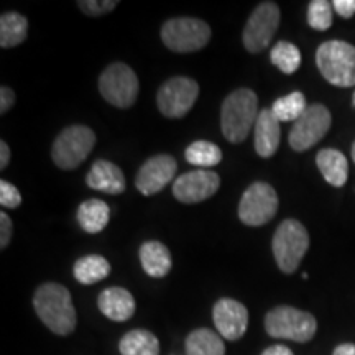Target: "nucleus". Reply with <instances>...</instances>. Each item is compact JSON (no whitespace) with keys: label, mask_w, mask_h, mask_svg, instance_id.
<instances>
[{"label":"nucleus","mask_w":355,"mask_h":355,"mask_svg":"<svg viewBox=\"0 0 355 355\" xmlns=\"http://www.w3.org/2000/svg\"><path fill=\"white\" fill-rule=\"evenodd\" d=\"M316 165L324 176L327 183L336 186V188H343L347 183L349 178V162L345 155L339 150L334 148H324L318 153Z\"/></svg>","instance_id":"obj_19"},{"label":"nucleus","mask_w":355,"mask_h":355,"mask_svg":"<svg viewBox=\"0 0 355 355\" xmlns=\"http://www.w3.org/2000/svg\"><path fill=\"white\" fill-rule=\"evenodd\" d=\"M273 255L283 273H295L309 248V234L300 220L286 219L273 235Z\"/></svg>","instance_id":"obj_4"},{"label":"nucleus","mask_w":355,"mask_h":355,"mask_svg":"<svg viewBox=\"0 0 355 355\" xmlns=\"http://www.w3.org/2000/svg\"><path fill=\"white\" fill-rule=\"evenodd\" d=\"M178 170L176 159L171 155H157L141 165L135 178V186L145 196H152L162 191L175 178Z\"/></svg>","instance_id":"obj_14"},{"label":"nucleus","mask_w":355,"mask_h":355,"mask_svg":"<svg viewBox=\"0 0 355 355\" xmlns=\"http://www.w3.org/2000/svg\"><path fill=\"white\" fill-rule=\"evenodd\" d=\"M162 40L168 50L193 53L202 50L211 40V26L206 21L191 17L168 20L162 28Z\"/></svg>","instance_id":"obj_7"},{"label":"nucleus","mask_w":355,"mask_h":355,"mask_svg":"<svg viewBox=\"0 0 355 355\" xmlns=\"http://www.w3.org/2000/svg\"><path fill=\"white\" fill-rule=\"evenodd\" d=\"M279 25V7L275 2H261L248 17L243 28V46L250 53H260L270 46Z\"/></svg>","instance_id":"obj_12"},{"label":"nucleus","mask_w":355,"mask_h":355,"mask_svg":"<svg viewBox=\"0 0 355 355\" xmlns=\"http://www.w3.org/2000/svg\"><path fill=\"white\" fill-rule=\"evenodd\" d=\"M21 204V194L12 183L2 180L0 181V206L7 209H15Z\"/></svg>","instance_id":"obj_30"},{"label":"nucleus","mask_w":355,"mask_h":355,"mask_svg":"<svg viewBox=\"0 0 355 355\" xmlns=\"http://www.w3.org/2000/svg\"><path fill=\"white\" fill-rule=\"evenodd\" d=\"M332 122L331 112L326 105L313 104L308 105L304 114L293 125L290 137L291 148L295 152H306L314 146L319 140L326 135Z\"/></svg>","instance_id":"obj_11"},{"label":"nucleus","mask_w":355,"mask_h":355,"mask_svg":"<svg viewBox=\"0 0 355 355\" xmlns=\"http://www.w3.org/2000/svg\"><path fill=\"white\" fill-rule=\"evenodd\" d=\"M110 219V207L101 199H87L78 209V222L87 234H99Z\"/></svg>","instance_id":"obj_21"},{"label":"nucleus","mask_w":355,"mask_h":355,"mask_svg":"<svg viewBox=\"0 0 355 355\" xmlns=\"http://www.w3.org/2000/svg\"><path fill=\"white\" fill-rule=\"evenodd\" d=\"M140 261L145 273L153 278H163L170 273L173 260L165 243L150 241L140 247Z\"/></svg>","instance_id":"obj_20"},{"label":"nucleus","mask_w":355,"mask_h":355,"mask_svg":"<svg viewBox=\"0 0 355 355\" xmlns=\"http://www.w3.org/2000/svg\"><path fill=\"white\" fill-rule=\"evenodd\" d=\"M13 232V224L6 212L0 214V248H6L10 243Z\"/></svg>","instance_id":"obj_32"},{"label":"nucleus","mask_w":355,"mask_h":355,"mask_svg":"<svg viewBox=\"0 0 355 355\" xmlns=\"http://www.w3.org/2000/svg\"><path fill=\"white\" fill-rule=\"evenodd\" d=\"M265 329L277 339L308 343L316 334L318 322L316 318L306 311L291 306H278L265 316Z\"/></svg>","instance_id":"obj_5"},{"label":"nucleus","mask_w":355,"mask_h":355,"mask_svg":"<svg viewBox=\"0 0 355 355\" xmlns=\"http://www.w3.org/2000/svg\"><path fill=\"white\" fill-rule=\"evenodd\" d=\"M352 159H354V163H355V141H354V145H352Z\"/></svg>","instance_id":"obj_38"},{"label":"nucleus","mask_w":355,"mask_h":355,"mask_svg":"<svg viewBox=\"0 0 355 355\" xmlns=\"http://www.w3.org/2000/svg\"><path fill=\"white\" fill-rule=\"evenodd\" d=\"M10 162V148L6 141H0V170H6Z\"/></svg>","instance_id":"obj_35"},{"label":"nucleus","mask_w":355,"mask_h":355,"mask_svg":"<svg viewBox=\"0 0 355 355\" xmlns=\"http://www.w3.org/2000/svg\"><path fill=\"white\" fill-rule=\"evenodd\" d=\"M28 35V20L17 12H7L0 17V46L13 48L24 43Z\"/></svg>","instance_id":"obj_25"},{"label":"nucleus","mask_w":355,"mask_h":355,"mask_svg":"<svg viewBox=\"0 0 355 355\" xmlns=\"http://www.w3.org/2000/svg\"><path fill=\"white\" fill-rule=\"evenodd\" d=\"M73 273L81 285H94L109 277L110 263L101 255H86L74 263Z\"/></svg>","instance_id":"obj_23"},{"label":"nucleus","mask_w":355,"mask_h":355,"mask_svg":"<svg viewBox=\"0 0 355 355\" xmlns=\"http://www.w3.org/2000/svg\"><path fill=\"white\" fill-rule=\"evenodd\" d=\"M332 8L339 13L343 19H350L355 13V0H334Z\"/></svg>","instance_id":"obj_34"},{"label":"nucleus","mask_w":355,"mask_h":355,"mask_svg":"<svg viewBox=\"0 0 355 355\" xmlns=\"http://www.w3.org/2000/svg\"><path fill=\"white\" fill-rule=\"evenodd\" d=\"M102 97L114 107L128 109L139 97V78L125 63H114L104 69L99 78Z\"/></svg>","instance_id":"obj_8"},{"label":"nucleus","mask_w":355,"mask_h":355,"mask_svg":"<svg viewBox=\"0 0 355 355\" xmlns=\"http://www.w3.org/2000/svg\"><path fill=\"white\" fill-rule=\"evenodd\" d=\"M122 355H159V343L157 336L150 331L135 329L127 332L119 344Z\"/></svg>","instance_id":"obj_24"},{"label":"nucleus","mask_w":355,"mask_h":355,"mask_svg":"<svg viewBox=\"0 0 355 355\" xmlns=\"http://www.w3.org/2000/svg\"><path fill=\"white\" fill-rule=\"evenodd\" d=\"M186 159L191 165L201 168H211L219 165L222 159V152L216 144L207 140H198L186 148Z\"/></svg>","instance_id":"obj_27"},{"label":"nucleus","mask_w":355,"mask_h":355,"mask_svg":"<svg viewBox=\"0 0 355 355\" xmlns=\"http://www.w3.org/2000/svg\"><path fill=\"white\" fill-rule=\"evenodd\" d=\"M216 329L220 337L227 340H237L245 334L248 326V311L242 303L237 300L222 298L216 303L214 311Z\"/></svg>","instance_id":"obj_15"},{"label":"nucleus","mask_w":355,"mask_h":355,"mask_svg":"<svg viewBox=\"0 0 355 355\" xmlns=\"http://www.w3.org/2000/svg\"><path fill=\"white\" fill-rule=\"evenodd\" d=\"M86 183L91 189L105 194H121L125 191V176L122 170L107 159H97L87 173Z\"/></svg>","instance_id":"obj_17"},{"label":"nucleus","mask_w":355,"mask_h":355,"mask_svg":"<svg viewBox=\"0 0 355 355\" xmlns=\"http://www.w3.org/2000/svg\"><path fill=\"white\" fill-rule=\"evenodd\" d=\"M306 109H308V104H306L304 94L295 91L275 101L272 112L279 122H296L304 114Z\"/></svg>","instance_id":"obj_26"},{"label":"nucleus","mask_w":355,"mask_h":355,"mask_svg":"<svg viewBox=\"0 0 355 355\" xmlns=\"http://www.w3.org/2000/svg\"><path fill=\"white\" fill-rule=\"evenodd\" d=\"M199 96V84L186 76H176L159 87L157 104L159 112L168 119H181L193 109Z\"/></svg>","instance_id":"obj_10"},{"label":"nucleus","mask_w":355,"mask_h":355,"mask_svg":"<svg viewBox=\"0 0 355 355\" xmlns=\"http://www.w3.org/2000/svg\"><path fill=\"white\" fill-rule=\"evenodd\" d=\"M97 306L105 318L115 322L128 321L135 313V300L132 293L121 286L105 288L97 298Z\"/></svg>","instance_id":"obj_16"},{"label":"nucleus","mask_w":355,"mask_h":355,"mask_svg":"<svg viewBox=\"0 0 355 355\" xmlns=\"http://www.w3.org/2000/svg\"><path fill=\"white\" fill-rule=\"evenodd\" d=\"M278 194L273 186L263 181L250 184L239 204V217L245 225L259 227L277 216Z\"/></svg>","instance_id":"obj_9"},{"label":"nucleus","mask_w":355,"mask_h":355,"mask_svg":"<svg viewBox=\"0 0 355 355\" xmlns=\"http://www.w3.org/2000/svg\"><path fill=\"white\" fill-rule=\"evenodd\" d=\"M186 355H225V345L214 331L196 329L186 339Z\"/></svg>","instance_id":"obj_22"},{"label":"nucleus","mask_w":355,"mask_h":355,"mask_svg":"<svg viewBox=\"0 0 355 355\" xmlns=\"http://www.w3.org/2000/svg\"><path fill=\"white\" fill-rule=\"evenodd\" d=\"M316 63L327 83L337 87L355 86V46L332 40L316 51Z\"/></svg>","instance_id":"obj_3"},{"label":"nucleus","mask_w":355,"mask_h":355,"mask_svg":"<svg viewBox=\"0 0 355 355\" xmlns=\"http://www.w3.org/2000/svg\"><path fill=\"white\" fill-rule=\"evenodd\" d=\"M78 6L81 7V10L84 13H87V15L91 17H99V15H104V13H109L112 12L115 7L119 6L117 0H104V2H99V0H86V2H83V0H79Z\"/></svg>","instance_id":"obj_31"},{"label":"nucleus","mask_w":355,"mask_h":355,"mask_svg":"<svg viewBox=\"0 0 355 355\" xmlns=\"http://www.w3.org/2000/svg\"><path fill=\"white\" fill-rule=\"evenodd\" d=\"M259 99L252 89L242 87L225 97L220 109V128L230 144H241L255 127Z\"/></svg>","instance_id":"obj_2"},{"label":"nucleus","mask_w":355,"mask_h":355,"mask_svg":"<svg viewBox=\"0 0 355 355\" xmlns=\"http://www.w3.org/2000/svg\"><path fill=\"white\" fill-rule=\"evenodd\" d=\"M33 308L38 318L51 332L68 336L76 329V309L71 293L60 283H43L33 296Z\"/></svg>","instance_id":"obj_1"},{"label":"nucleus","mask_w":355,"mask_h":355,"mask_svg":"<svg viewBox=\"0 0 355 355\" xmlns=\"http://www.w3.org/2000/svg\"><path fill=\"white\" fill-rule=\"evenodd\" d=\"M332 355H355V344H340L334 349Z\"/></svg>","instance_id":"obj_37"},{"label":"nucleus","mask_w":355,"mask_h":355,"mask_svg":"<svg viewBox=\"0 0 355 355\" xmlns=\"http://www.w3.org/2000/svg\"><path fill=\"white\" fill-rule=\"evenodd\" d=\"M220 186V178L211 170H194L176 178L173 194L180 202L196 204L214 196Z\"/></svg>","instance_id":"obj_13"},{"label":"nucleus","mask_w":355,"mask_h":355,"mask_svg":"<svg viewBox=\"0 0 355 355\" xmlns=\"http://www.w3.org/2000/svg\"><path fill=\"white\" fill-rule=\"evenodd\" d=\"M261 355H295L291 352V349H288L286 345H272V347L265 349Z\"/></svg>","instance_id":"obj_36"},{"label":"nucleus","mask_w":355,"mask_h":355,"mask_svg":"<svg viewBox=\"0 0 355 355\" xmlns=\"http://www.w3.org/2000/svg\"><path fill=\"white\" fill-rule=\"evenodd\" d=\"M332 3L327 0H313L308 7V24L311 28L324 32L332 25Z\"/></svg>","instance_id":"obj_29"},{"label":"nucleus","mask_w":355,"mask_h":355,"mask_svg":"<svg viewBox=\"0 0 355 355\" xmlns=\"http://www.w3.org/2000/svg\"><path fill=\"white\" fill-rule=\"evenodd\" d=\"M13 104H15V92L7 86L0 87V114L8 112Z\"/></svg>","instance_id":"obj_33"},{"label":"nucleus","mask_w":355,"mask_h":355,"mask_svg":"<svg viewBox=\"0 0 355 355\" xmlns=\"http://www.w3.org/2000/svg\"><path fill=\"white\" fill-rule=\"evenodd\" d=\"M96 145V133L86 125L66 127L56 137L51 158L61 170H76Z\"/></svg>","instance_id":"obj_6"},{"label":"nucleus","mask_w":355,"mask_h":355,"mask_svg":"<svg viewBox=\"0 0 355 355\" xmlns=\"http://www.w3.org/2000/svg\"><path fill=\"white\" fill-rule=\"evenodd\" d=\"M279 139H282L279 121L275 117L272 109H263L259 112L255 123V152L261 158L273 157L279 146Z\"/></svg>","instance_id":"obj_18"},{"label":"nucleus","mask_w":355,"mask_h":355,"mask_svg":"<svg viewBox=\"0 0 355 355\" xmlns=\"http://www.w3.org/2000/svg\"><path fill=\"white\" fill-rule=\"evenodd\" d=\"M352 104H354V107H355V92H354V96H352Z\"/></svg>","instance_id":"obj_39"},{"label":"nucleus","mask_w":355,"mask_h":355,"mask_svg":"<svg viewBox=\"0 0 355 355\" xmlns=\"http://www.w3.org/2000/svg\"><path fill=\"white\" fill-rule=\"evenodd\" d=\"M270 60L285 74H293L301 66V53L298 46L290 42H278L270 53Z\"/></svg>","instance_id":"obj_28"}]
</instances>
